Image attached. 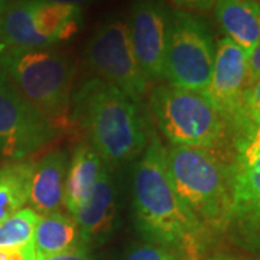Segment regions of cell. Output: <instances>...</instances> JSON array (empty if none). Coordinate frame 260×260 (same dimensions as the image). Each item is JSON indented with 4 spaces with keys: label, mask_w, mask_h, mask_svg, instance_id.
Segmentation results:
<instances>
[{
    "label": "cell",
    "mask_w": 260,
    "mask_h": 260,
    "mask_svg": "<svg viewBox=\"0 0 260 260\" xmlns=\"http://www.w3.org/2000/svg\"><path fill=\"white\" fill-rule=\"evenodd\" d=\"M104 162L87 142L78 143L70 155L64 191V207L74 217L88 200L102 175Z\"/></svg>",
    "instance_id": "9a60e30c"
},
{
    "label": "cell",
    "mask_w": 260,
    "mask_h": 260,
    "mask_svg": "<svg viewBox=\"0 0 260 260\" xmlns=\"http://www.w3.org/2000/svg\"><path fill=\"white\" fill-rule=\"evenodd\" d=\"M70 119L103 162L119 171L140 158L153 130L140 104L99 77L73 93Z\"/></svg>",
    "instance_id": "7a4b0ae2"
},
{
    "label": "cell",
    "mask_w": 260,
    "mask_h": 260,
    "mask_svg": "<svg viewBox=\"0 0 260 260\" xmlns=\"http://www.w3.org/2000/svg\"><path fill=\"white\" fill-rule=\"evenodd\" d=\"M230 138V210L223 236L260 256V126L249 123Z\"/></svg>",
    "instance_id": "5b68a950"
},
{
    "label": "cell",
    "mask_w": 260,
    "mask_h": 260,
    "mask_svg": "<svg viewBox=\"0 0 260 260\" xmlns=\"http://www.w3.org/2000/svg\"><path fill=\"white\" fill-rule=\"evenodd\" d=\"M70 153L65 149H54L35 160L30 179L28 204L39 215L59 213L64 205V191Z\"/></svg>",
    "instance_id": "5bb4252c"
},
{
    "label": "cell",
    "mask_w": 260,
    "mask_h": 260,
    "mask_svg": "<svg viewBox=\"0 0 260 260\" xmlns=\"http://www.w3.org/2000/svg\"><path fill=\"white\" fill-rule=\"evenodd\" d=\"M9 5V0H0V15H2V12L6 9V6Z\"/></svg>",
    "instance_id": "4316f807"
},
{
    "label": "cell",
    "mask_w": 260,
    "mask_h": 260,
    "mask_svg": "<svg viewBox=\"0 0 260 260\" xmlns=\"http://www.w3.org/2000/svg\"><path fill=\"white\" fill-rule=\"evenodd\" d=\"M121 198L120 171L104 164L93 192L74 215L84 247L93 250L112 239L120 221Z\"/></svg>",
    "instance_id": "4fadbf2b"
},
{
    "label": "cell",
    "mask_w": 260,
    "mask_h": 260,
    "mask_svg": "<svg viewBox=\"0 0 260 260\" xmlns=\"http://www.w3.org/2000/svg\"><path fill=\"white\" fill-rule=\"evenodd\" d=\"M215 19L227 38L249 52L260 41L257 0H215Z\"/></svg>",
    "instance_id": "2e32d148"
},
{
    "label": "cell",
    "mask_w": 260,
    "mask_h": 260,
    "mask_svg": "<svg viewBox=\"0 0 260 260\" xmlns=\"http://www.w3.org/2000/svg\"><path fill=\"white\" fill-rule=\"evenodd\" d=\"M171 9L164 0H133L130 6V41L148 83L164 81Z\"/></svg>",
    "instance_id": "7c38bea8"
},
{
    "label": "cell",
    "mask_w": 260,
    "mask_h": 260,
    "mask_svg": "<svg viewBox=\"0 0 260 260\" xmlns=\"http://www.w3.org/2000/svg\"><path fill=\"white\" fill-rule=\"evenodd\" d=\"M244 114L250 123L260 126V78L244 91Z\"/></svg>",
    "instance_id": "44dd1931"
},
{
    "label": "cell",
    "mask_w": 260,
    "mask_h": 260,
    "mask_svg": "<svg viewBox=\"0 0 260 260\" xmlns=\"http://www.w3.org/2000/svg\"><path fill=\"white\" fill-rule=\"evenodd\" d=\"M42 260H97L94 257L93 250L88 249V247H84V246H80L77 249H73L70 251H65V253H59V254H55V256H51V257H47V259Z\"/></svg>",
    "instance_id": "cb8c5ba5"
},
{
    "label": "cell",
    "mask_w": 260,
    "mask_h": 260,
    "mask_svg": "<svg viewBox=\"0 0 260 260\" xmlns=\"http://www.w3.org/2000/svg\"><path fill=\"white\" fill-rule=\"evenodd\" d=\"M0 74L56 130L73 127L70 112L75 64L52 48H0Z\"/></svg>",
    "instance_id": "3957f363"
},
{
    "label": "cell",
    "mask_w": 260,
    "mask_h": 260,
    "mask_svg": "<svg viewBox=\"0 0 260 260\" xmlns=\"http://www.w3.org/2000/svg\"><path fill=\"white\" fill-rule=\"evenodd\" d=\"M34 246L37 260L47 259L83 246L74 217L64 213L39 215L34 232Z\"/></svg>",
    "instance_id": "e0dca14e"
},
{
    "label": "cell",
    "mask_w": 260,
    "mask_h": 260,
    "mask_svg": "<svg viewBox=\"0 0 260 260\" xmlns=\"http://www.w3.org/2000/svg\"><path fill=\"white\" fill-rule=\"evenodd\" d=\"M121 260H179L167 249L150 243H133L124 250Z\"/></svg>",
    "instance_id": "ffe728a7"
},
{
    "label": "cell",
    "mask_w": 260,
    "mask_h": 260,
    "mask_svg": "<svg viewBox=\"0 0 260 260\" xmlns=\"http://www.w3.org/2000/svg\"><path fill=\"white\" fill-rule=\"evenodd\" d=\"M39 214L23 208L0 225V260H37L34 232Z\"/></svg>",
    "instance_id": "d6986e66"
},
{
    "label": "cell",
    "mask_w": 260,
    "mask_h": 260,
    "mask_svg": "<svg viewBox=\"0 0 260 260\" xmlns=\"http://www.w3.org/2000/svg\"><path fill=\"white\" fill-rule=\"evenodd\" d=\"M56 127L0 74V159L26 160L58 136Z\"/></svg>",
    "instance_id": "30bf717a"
},
{
    "label": "cell",
    "mask_w": 260,
    "mask_h": 260,
    "mask_svg": "<svg viewBox=\"0 0 260 260\" xmlns=\"http://www.w3.org/2000/svg\"><path fill=\"white\" fill-rule=\"evenodd\" d=\"M172 5H175L178 9L186 10V12H205L213 9L215 0H169Z\"/></svg>",
    "instance_id": "603a6c76"
},
{
    "label": "cell",
    "mask_w": 260,
    "mask_h": 260,
    "mask_svg": "<svg viewBox=\"0 0 260 260\" xmlns=\"http://www.w3.org/2000/svg\"><path fill=\"white\" fill-rule=\"evenodd\" d=\"M81 6L15 0L0 15V48H51L78 32Z\"/></svg>",
    "instance_id": "ba28073f"
},
{
    "label": "cell",
    "mask_w": 260,
    "mask_h": 260,
    "mask_svg": "<svg viewBox=\"0 0 260 260\" xmlns=\"http://www.w3.org/2000/svg\"><path fill=\"white\" fill-rule=\"evenodd\" d=\"M214 58L215 42L208 23L192 12L171 9L164 73L167 84L205 93Z\"/></svg>",
    "instance_id": "52a82bcc"
},
{
    "label": "cell",
    "mask_w": 260,
    "mask_h": 260,
    "mask_svg": "<svg viewBox=\"0 0 260 260\" xmlns=\"http://www.w3.org/2000/svg\"><path fill=\"white\" fill-rule=\"evenodd\" d=\"M150 109L169 146L220 148L229 130L208 95L169 84H158L149 94Z\"/></svg>",
    "instance_id": "8992f818"
},
{
    "label": "cell",
    "mask_w": 260,
    "mask_h": 260,
    "mask_svg": "<svg viewBox=\"0 0 260 260\" xmlns=\"http://www.w3.org/2000/svg\"><path fill=\"white\" fill-rule=\"evenodd\" d=\"M260 78V41L247 52V87Z\"/></svg>",
    "instance_id": "7402d4cb"
},
{
    "label": "cell",
    "mask_w": 260,
    "mask_h": 260,
    "mask_svg": "<svg viewBox=\"0 0 260 260\" xmlns=\"http://www.w3.org/2000/svg\"><path fill=\"white\" fill-rule=\"evenodd\" d=\"M37 2H47V3H58V5H71V6H81L88 5L95 0H37Z\"/></svg>",
    "instance_id": "484cf974"
},
{
    "label": "cell",
    "mask_w": 260,
    "mask_h": 260,
    "mask_svg": "<svg viewBox=\"0 0 260 260\" xmlns=\"http://www.w3.org/2000/svg\"><path fill=\"white\" fill-rule=\"evenodd\" d=\"M34 168L32 159L0 167V225L28 204Z\"/></svg>",
    "instance_id": "ac0fdd59"
},
{
    "label": "cell",
    "mask_w": 260,
    "mask_h": 260,
    "mask_svg": "<svg viewBox=\"0 0 260 260\" xmlns=\"http://www.w3.org/2000/svg\"><path fill=\"white\" fill-rule=\"evenodd\" d=\"M85 59L95 77L113 84L142 106L149 83L136 61L123 19L113 16L103 22L87 45Z\"/></svg>",
    "instance_id": "9c48e42d"
},
{
    "label": "cell",
    "mask_w": 260,
    "mask_h": 260,
    "mask_svg": "<svg viewBox=\"0 0 260 260\" xmlns=\"http://www.w3.org/2000/svg\"><path fill=\"white\" fill-rule=\"evenodd\" d=\"M246 88L247 52L230 38L218 39L211 81L205 94L220 113L230 135L250 123L244 114Z\"/></svg>",
    "instance_id": "8fae6325"
},
{
    "label": "cell",
    "mask_w": 260,
    "mask_h": 260,
    "mask_svg": "<svg viewBox=\"0 0 260 260\" xmlns=\"http://www.w3.org/2000/svg\"><path fill=\"white\" fill-rule=\"evenodd\" d=\"M201 260H260L253 259V257H242L236 254H229V253H214V254H207Z\"/></svg>",
    "instance_id": "d4e9b609"
},
{
    "label": "cell",
    "mask_w": 260,
    "mask_h": 260,
    "mask_svg": "<svg viewBox=\"0 0 260 260\" xmlns=\"http://www.w3.org/2000/svg\"><path fill=\"white\" fill-rule=\"evenodd\" d=\"M167 171L178 197L211 239L223 236L230 210L229 164L210 149L168 146Z\"/></svg>",
    "instance_id": "277c9868"
},
{
    "label": "cell",
    "mask_w": 260,
    "mask_h": 260,
    "mask_svg": "<svg viewBox=\"0 0 260 260\" xmlns=\"http://www.w3.org/2000/svg\"><path fill=\"white\" fill-rule=\"evenodd\" d=\"M167 146L152 130L145 152L132 165L130 204L136 230L179 260H201L213 239L178 197L167 171Z\"/></svg>",
    "instance_id": "6da1fadb"
}]
</instances>
